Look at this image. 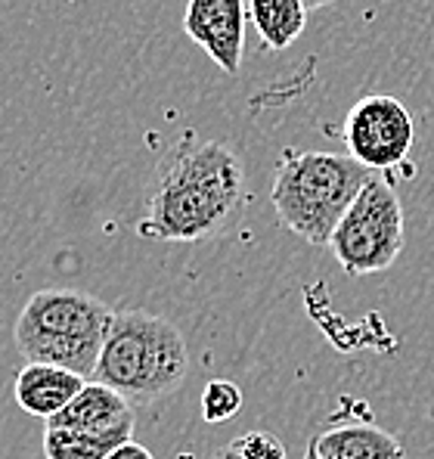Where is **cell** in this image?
<instances>
[{
  "instance_id": "obj_1",
  "label": "cell",
  "mask_w": 434,
  "mask_h": 459,
  "mask_svg": "<svg viewBox=\"0 0 434 459\" xmlns=\"http://www.w3.org/2000/svg\"><path fill=\"white\" fill-rule=\"evenodd\" d=\"M246 202L242 159L217 140L183 137L146 202L137 233L159 242H202L223 233Z\"/></svg>"
},
{
  "instance_id": "obj_2",
  "label": "cell",
  "mask_w": 434,
  "mask_h": 459,
  "mask_svg": "<svg viewBox=\"0 0 434 459\" xmlns=\"http://www.w3.org/2000/svg\"><path fill=\"white\" fill-rule=\"evenodd\" d=\"M187 373L189 351L171 320L146 310H115L91 382L131 403H155L180 391Z\"/></svg>"
},
{
  "instance_id": "obj_3",
  "label": "cell",
  "mask_w": 434,
  "mask_h": 459,
  "mask_svg": "<svg viewBox=\"0 0 434 459\" xmlns=\"http://www.w3.org/2000/svg\"><path fill=\"white\" fill-rule=\"evenodd\" d=\"M372 171L351 155L286 150L276 165L270 202L280 224L310 246H329Z\"/></svg>"
},
{
  "instance_id": "obj_4",
  "label": "cell",
  "mask_w": 434,
  "mask_h": 459,
  "mask_svg": "<svg viewBox=\"0 0 434 459\" xmlns=\"http://www.w3.org/2000/svg\"><path fill=\"white\" fill-rule=\"evenodd\" d=\"M115 310L78 289H40L25 301L13 339L29 363H50L93 379Z\"/></svg>"
},
{
  "instance_id": "obj_5",
  "label": "cell",
  "mask_w": 434,
  "mask_h": 459,
  "mask_svg": "<svg viewBox=\"0 0 434 459\" xmlns=\"http://www.w3.org/2000/svg\"><path fill=\"white\" fill-rule=\"evenodd\" d=\"M338 267L348 276L388 270L404 252V208L391 180L372 174L329 239Z\"/></svg>"
},
{
  "instance_id": "obj_6",
  "label": "cell",
  "mask_w": 434,
  "mask_h": 459,
  "mask_svg": "<svg viewBox=\"0 0 434 459\" xmlns=\"http://www.w3.org/2000/svg\"><path fill=\"white\" fill-rule=\"evenodd\" d=\"M412 140H416L412 115L395 97H382V93L363 97L344 118L348 155L372 174L397 168L410 155Z\"/></svg>"
},
{
  "instance_id": "obj_7",
  "label": "cell",
  "mask_w": 434,
  "mask_h": 459,
  "mask_svg": "<svg viewBox=\"0 0 434 459\" xmlns=\"http://www.w3.org/2000/svg\"><path fill=\"white\" fill-rule=\"evenodd\" d=\"M246 22V0H189L183 13V29L189 40L199 44L227 75H236L242 69Z\"/></svg>"
},
{
  "instance_id": "obj_8",
  "label": "cell",
  "mask_w": 434,
  "mask_h": 459,
  "mask_svg": "<svg viewBox=\"0 0 434 459\" xmlns=\"http://www.w3.org/2000/svg\"><path fill=\"white\" fill-rule=\"evenodd\" d=\"M50 425H63V429H72L78 435L97 437V441L118 447V444L131 441L137 416H134V403L121 397L118 391L106 388L100 382H87L69 407L56 420H50Z\"/></svg>"
},
{
  "instance_id": "obj_9",
  "label": "cell",
  "mask_w": 434,
  "mask_h": 459,
  "mask_svg": "<svg viewBox=\"0 0 434 459\" xmlns=\"http://www.w3.org/2000/svg\"><path fill=\"white\" fill-rule=\"evenodd\" d=\"M84 385V376L72 369L50 367V363H25L13 382V397L29 416L50 422L81 394Z\"/></svg>"
},
{
  "instance_id": "obj_10",
  "label": "cell",
  "mask_w": 434,
  "mask_h": 459,
  "mask_svg": "<svg viewBox=\"0 0 434 459\" xmlns=\"http://www.w3.org/2000/svg\"><path fill=\"white\" fill-rule=\"evenodd\" d=\"M404 447L378 425H338L317 431L304 459H400Z\"/></svg>"
},
{
  "instance_id": "obj_11",
  "label": "cell",
  "mask_w": 434,
  "mask_h": 459,
  "mask_svg": "<svg viewBox=\"0 0 434 459\" xmlns=\"http://www.w3.org/2000/svg\"><path fill=\"white\" fill-rule=\"evenodd\" d=\"M248 19L255 22L264 47L286 50L308 25V6L304 0H248Z\"/></svg>"
},
{
  "instance_id": "obj_12",
  "label": "cell",
  "mask_w": 434,
  "mask_h": 459,
  "mask_svg": "<svg viewBox=\"0 0 434 459\" xmlns=\"http://www.w3.org/2000/svg\"><path fill=\"white\" fill-rule=\"evenodd\" d=\"M40 447H44L47 459H106L115 450V444L97 441V437L78 435V431H72V429L47 422Z\"/></svg>"
},
{
  "instance_id": "obj_13",
  "label": "cell",
  "mask_w": 434,
  "mask_h": 459,
  "mask_svg": "<svg viewBox=\"0 0 434 459\" xmlns=\"http://www.w3.org/2000/svg\"><path fill=\"white\" fill-rule=\"evenodd\" d=\"M242 410V391L230 379H212L202 391V420L227 422Z\"/></svg>"
},
{
  "instance_id": "obj_14",
  "label": "cell",
  "mask_w": 434,
  "mask_h": 459,
  "mask_svg": "<svg viewBox=\"0 0 434 459\" xmlns=\"http://www.w3.org/2000/svg\"><path fill=\"white\" fill-rule=\"evenodd\" d=\"M227 450L236 459H289L280 437L267 435V431H248V435L233 437L227 444Z\"/></svg>"
},
{
  "instance_id": "obj_15",
  "label": "cell",
  "mask_w": 434,
  "mask_h": 459,
  "mask_svg": "<svg viewBox=\"0 0 434 459\" xmlns=\"http://www.w3.org/2000/svg\"><path fill=\"white\" fill-rule=\"evenodd\" d=\"M106 459H155L149 450L143 447V444H137V441H125V444H118V447L112 450Z\"/></svg>"
},
{
  "instance_id": "obj_16",
  "label": "cell",
  "mask_w": 434,
  "mask_h": 459,
  "mask_svg": "<svg viewBox=\"0 0 434 459\" xmlns=\"http://www.w3.org/2000/svg\"><path fill=\"white\" fill-rule=\"evenodd\" d=\"M332 4H338V0H304L308 13H310V10H323V6H332Z\"/></svg>"
},
{
  "instance_id": "obj_17",
  "label": "cell",
  "mask_w": 434,
  "mask_h": 459,
  "mask_svg": "<svg viewBox=\"0 0 434 459\" xmlns=\"http://www.w3.org/2000/svg\"><path fill=\"white\" fill-rule=\"evenodd\" d=\"M214 459H236L233 454H230V450L227 447H223V450H217V454H214Z\"/></svg>"
}]
</instances>
